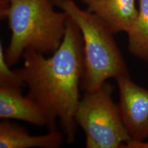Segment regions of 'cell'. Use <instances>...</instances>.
Here are the masks:
<instances>
[{
  "label": "cell",
  "mask_w": 148,
  "mask_h": 148,
  "mask_svg": "<svg viewBox=\"0 0 148 148\" xmlns=\"http://www.w3.org/2000/svg\"><path fill=\"white\" fill-rule=\"evenodd\" d=\"M22 57L23 66L15 71L28 88L27 95L53 119H58L66 142L71 143L77 131L75 113L84 73L83 40L78 27L68 18L62 43L51 56L27 49Z\"/></svg>",
  "instance_id": "1"
},
{
  "label": "cell",
  "mask_w": 148,
  "mask_h": 148,
  "mask_svg": "<svg viewBox=\"0 0 148 148\" xmlns=\"http://www.w3.org/2000/svg\"><path fill=\"white\" fill-rule=\"evenodd\" d=\"M1 16L8 19L11 31L5 51L10 66L27 49L45 55L55 52L65 35L69 18L64 11L55 10L51 0H3Z\"/></svg>",
  "instance_id": "2"
},
{
  "label": "cell",
  "mask_w": 148,
  "mask_h": 148,
  "mask_svg": "<svg viewBox=\"0 0 148 148\" xmlns=\"http://www.w3.org/2000/svg\"><path fill=\"white\" fill-rule=\"evenodd\" d=\"M54 1L76 24L82 34L84 73L81 86L84 92L97 89L110 78L129 75L114 33L102 20L79 8L73 0Z\"/></svg>",
  "instance_id": "3"
},
{
  "label": "cell",
  "mask_w": 148,
  "mask_h": 148,
  "mask_svg": "<svg viewBox=\"0 0 148 148\" xmlns=\"http://www.w3.org/2000/svg\"><path fill=\"white\" fill-rule=\"evenodd\" d=\"M112 92V86L106 82L97 89L84 92L79 100L75 120L84 132L86 147L120 148L131 140Z\"/></svg>",
  "instance_id": "4"
},
{
  "label": "cell",
  "mask_w": 148,
  "mask_h": 148,
  "mask_svg": "<svg viewBox=\"0 0 148 148\" xmlns=\"http://www.w3.org/2000/svg\"><path fill=\"white\" fill-rule=\"evenodd\" d=\"M115 80L120 114L131 140H145L148 138V89L133 82L129 75Z\"/></svg>",
  "instance_id": "5"
},
{
  "label": "cell",
  "mask_w": 148,
  "mask_h": 148,
  "mask_svg": "<svg viewBox=\"0 0 148 148\" xmlns=\"http://www.w3.org/2000/svg\"><path fill=\"white\" fill-rule=\"evenodd\" d=\"M0 118L18 119L49 130H56V121L19 86H0Z\"/></svg>",
  "instance_id": "6"
},
{
  "label": "cell",
  "mask_w": 148,
  "mask_h": 148,
  "mask_svg": "<svg viewBox=\"0 0 148 148\" xmlns=\"http://www.w3.org/2000/svg\"><path fill=\"white\" fill-rule=\"evenodd\" d=\"M113 33L127 32L138 14L136 0H79Z\"/></svg>",
  "instance_id": "7"
},
{
  "label": "cell",
  "mask_w": 148,
  "mask_h": 148,
  "mask_svg": "<svg viewBox=\"0 0 148 148\" xmlns=\"http://www.w3.org/2000/svg\"><path fill=\"white\" fill-rule=\"evenodd\" d=\"M63 133L57 130L38 136L29 134L24 127L8 121L0 123L1 148H58L63 141Z\"/></svg>",
  "instance_id": "8"
},
{
  "label": "cell",
  "mask_w": 148,
  "mask_h": 148,
  "mask_svg": "<svg viewBox=\"0 0 148 148\" xmlns=\"http://www.w3.org/2000/svg\"><path fill=\"white\" fill-rule=\"evenodd\" d=\"M138 14L126 32L128 50L148 63V0H138Z\"/></svg>",
  "instance_id": "9"
},
{
  "label": "cell",
  "mask_w": 148,
  "mask_h": 148,
  "mask_svg": "<svg viewBox=\"0 0 148 148\" xmlns=\"http://www.w3.org/2000/svg\"><path fill=\"white\" fill-rule=\"evenodd\" d=\"M10 65L5 59V51L3 46L0 44V86H22L25 84L19 75L10 69Z\"/></svg>",
  "instance_id": "10"
}]
</instances>
